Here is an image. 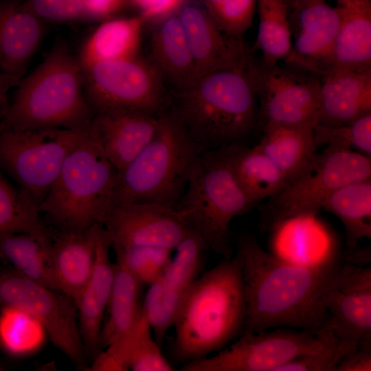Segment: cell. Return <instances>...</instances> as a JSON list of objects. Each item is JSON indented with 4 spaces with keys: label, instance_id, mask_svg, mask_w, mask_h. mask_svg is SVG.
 I'll return each mask as SVG.
<instances>
[{
    "label": "cell",
    "instance_id": "10",
    "mask_svg": "<svg viewBox=\"0 0 371 371\" xmlns=\"http://www.w3.org/2000/svg\"><path fill=\"white\" fill-rule=\"evenodd\" d=\"M82 68L87 100L93 114L126 109L159 116L170 107V93L150 60L137 56Z\"/></svg>",
    "mask_w": 371,
    "mask_h": 371
},
{
    "label": "cell",
    "instance_id": "22",
    "mask_svg": "<svg viewBox=\"0 0 371 371\" xmlns=\"http://www.w3.org/2000/svg\"><path fill=\"white\" fill-rule=\"evenodd\" d=\"M111 241L101 226L91 275L78 301V326L87 357L92 360L101 351L100 337L114 277V263L110 258Z\"/></svg>",
    "mask_w": 371,
    "mask_h": 371
},
{
    "label": "cell",
    "instance_id": "19",
    "mask_svg": "<svg viewBox=\"0 0 371 371\" xmlns=\"http://www.w3.org/2000/svg\"><path fill=\"white\" fill-rule=\"evenodd\" d=\"M159 117L133 110L104 111L94 114L91 131L104 155L119 172L153 137Z\"/></svg>",
    "mask_w": 371,
    "mask_h": 371
},
{
    "label": "cell",
    "instance_id": "43",
    "mask_svg": "<svg viewBox=\"0 0 371 371\" xmlns=\"http://www.w3.org/2000/svg\"><path fill=\"white\" fill-rule=\"evenodd\" d=\"M21 80V78L0 71V122L8 106V93L17 87Z\"/></svg>",
    "mask_w": 371,
    "mask_h": 371
},
{
    "label": "cell",
    "instance_id": "33",
    "mask_svg": "<svg viewBox=\"0 0 371 371\" xmlns=\"http://www.w3.org/2000/svg\"><path fill=\"white\" fill-rule=\"evenodd\" d=\"M4 233H26L52 244V232L38 208L5 179L0 168V234Z\"/></svg>",
    "mask_w": 371,
    "mask_h": 371
},
{
    "label": "cell",
    "instance_id": "40",
    "mask_svg": "<svg viewBox=\"0 0 371 371\" xmlns=\"http://www.w3.org/2000/svg\"><path fill=\"white\" fill-rule=\"evenodd\" d=\"M147 21L157 20L176 13L186 0H128Z\"/></svg>",
    "mask_w": 371,
    "mask_h": 371
},
{
    "label": "cell",
    "instance_id": "16",
    "mask_svg": "<svg viewBox=\"0 0 371 371\" xmlns=\"http://www.w3.org/2000/svg\"><path fill=\"white\" fill-rule=\"evenodd\" d=\"M327 324L341 343L371 347V267L342 264L326 297Z\"/></svg>",
    "mask_w": 371,
    "mask_h": 371
},
{
    "label": "cell",
    "instance_id": "35",
    "mask_svg": "<svg viewBox=\"0 0 371 371\" xmlns=\"http://www.w3.org/2000/svg\"><path fill=\"white\" fill-rule=\"evenodd\" d=\"M317 148L330 146L355 150L371 157V112L344 124L313 127Z\"/></svg>",
    "mask_w": 371,
    "mask_h": 371
},
{
    "label": "cell",
    "instance_id": "46",
    "mask_svg": "<svg viewBox=\"0 0 371 371\" xmlns=\"http://www.w3.org/2000/svg\"><path fill=\"white\" fill-rule=\"evenodd\" d=\"M293 0H288V2L289 3H290L291 1H293Z\"/></svg>",
    "mask_w": 371,
    "mask_h": 371
},
{
    "label": "cell",
    "instance_id": "15",
    "mask_svg": "<svg viewBox=\"0 0 371 371\" xmlns=\"http://www.w3.org/2000/svg\"><path fill=\"white\" fill-rule=\"evenodd\" d=\"M100 225L108 232L111 247H153L172 251L190 229L174 206L152 203L115 205Z\"/></svg>",
    "mask_w": 371,
    "mask_h": 371
},
{
    "label": "cell",
    "instance_id": "18",
    "mask_svg": "<svg viewBox=\"0 0 371 371\" xmlns=\"http://www.w3.org/2000/svg\"><path fill=\"white\" fill-rule=\"evenodd\" d=\"M198 76L246 65L252 52L243 40L223 32L205 8L185 3L177 12Z\"/></svg>",
    "mask_w": 371,
    "mask_h": 371
},
{
    "label": "cell",
    "instance_id": "36",
    "mask_svg": "<svg viewBox=\"0 0 371 371\" xmlns=\"http://www.w3.org/2000/svg\"><path fill=\"white\" fill-rule=\"evenodd\" d=\"M205 9L226 34L243 39L253 25L257 0H203Z\"/></svg>",
    "mask_w": 371,
    "mask_h": 371
},
{
    "label": "cell",
    "instance_id": "5",
    "mask_svg": "<svg viewBox=\"0 0 371 371\" xmlns=\"http://www.w3.org/2000/svg\"><path fill=\"white\" fill-rule=\"evenodd\" d=\"M201 152L169 109L160 115L157 131L149 143L118 172L111 207L130 203L175 207L186 190Z\"/></svg>",
    "mask_w": 371,
    "mask_h": 371
},
{
    "label": "cell",
    "instance_id": "30",
    "mask_svg": "<svg viewBox=\"0 0 371 371\" xmlns=\"http://www.w3.org/2000/svg\"><path fill=\"white\" fill-rule=\"evenodd\" d=\"M322 208L336 216L342 223L348 247L371 237V179L345 185L330 194Z\"/></svg>",
    "mask_w": 371,
    "mask_h": 371
},
{
    "label": "cell",
    "instance_id": "37",
    "mask_svg": "<svg viewBox=\"0 0 371 371\" xmlns=\"http://www.w3.org/2000/svg\"><path fill=\"white\" fill-rule=\"evenodd\" d=\"M130 271L144 285L154 282L170 262L172 250L153 247L112 246Z\"/></svg>",
    "mask_w": 371,
    "mask_h": 371
},
{
    "label": "cell",
    "instance_id": "6",
    "mask_svg": "<svg viewBox=\"0 0 371 371\" xmlns=\"http://www.w3.org/2000/svg\"><path fill=\"white\" fill-rule=\"evenodd\" d=\"M118 171L88 135L71 151L45 199L41 216L58 232L100 224L111 205Z\"/></svg>",
    "mask_w": 371,
    "mask_h": 371
},
{
    "label": "cell",
    "instance_id": "28",
    "mask_svg": "<svg viewBox=\"0 0 371 371\" xmlns=\"http://www.w3.org/2000/svg\"><path fill=\"white\" fill-rule=\"evenodd\" d=\"M146 22L140 14L102 22L93 31L81 48L78 58L82 67L99 62L138 56L142 33Z\"/></svg>",
    "mask_w": 371,
    "mask_h": 371
},
{
    "label": "cell",
    "instance_id": "41",
    "mask_svg": "<svg viewBox=\"0 0 371 371\" xmlns=\"http://www.w3.org/2000/svg\"><path fill=\"white\" fill-rule=\"evenodd\" d=\"M371 347L360 346L347 352L337 364L335 371H370Z\"/></svg>",
    "mask_w": 371,
    "mask_h": 371
},
{
    "label": "cell",
    "instance_id": "31",
    "mask_svg": "<svg viewBox=\"0 0 371 371\" xmlns=\"http://www.w3.org/2000/svg\"><path fill=\"white\" fill-rule=\"evenodd\" d=\"M51 245L26 233L1 234L0 256L25 277L58 291L51 267Z\"/></svg>",
    "mask_w": 371,
    "mask_h": 371
},
{
    "label": "cell",
    "instance_id": "7",
    "mask_svg": "<svg viewBox=\"0 0 371 371\" xmlns=\"http://www.w3.org/2000/svg\"><path fill=\"white\" fill-rule=\"evenodd\" d=\"M254 206L233 174L225 146L201 152L175 207L208 249L226 259L232 256V221Z\"/></svg>",
    "mask_w": 371,
    "mask_h": 371
},
{
    "label": "cell",
    "instance_id": "8",
    "mask_svg": "<svg viewBox=\"0 0 371 371\" xmlns=\"http://www.w3.org/2000/svg\"><path fill=\"white\" fill-rule=\"evenodd\" d=\"M368 179H371L370 157L326 146L304 170L261 205V228L274 230L293 218L315 215L334 191Z\"/></svg>",
    "mask_w": 371,
    "mask_h": 371
},
{
    "label": "cell",
    "instance_id": "45",
    "mask_svg": "<svg viewBox=\"0 0 371 371\" xmlns=\"http://www.w3.org/2000/svg\"><path fill=\"white\" fill-rule=\"evenodd\" d=\"M0 71H2L1 60L0 58Z\"/></svg>",
    "mask_w": 371,
    "mask_h": 371
},
{
    "label": "cell",
    "instance_id": "1",
    "mask_svg": "<svg viewBox=\"0 0 371 371\" xmlns=\"http://www.w3.org/2000/svg\"><path fill=\"white\" fill-rule=\"evenodd\" d=\"M236 256L246 303L243 333L286 327L316 334L324 328L326 297L342 264L336 260L312 265L288 261L264 249L251 235L239 238Z\"/></svg>",
    "mask_w": 371,
    "mask_h": 371
},
{
    "label": "cell",
    "instance_id": "39",
    "mask_svg": "<svg viewBox=\"0 0 371 371\" xmlns=\"http://www.w3.org/2000/svg\"><path fill=\"white\" fill-rule=\"evenodd\" d=\"M42 21L66 23L85 19L84 0H25Z\"/></svg>",
    "mask_w": 371,
    "mask_h": 371
},
{
    "label": "cell",
    "instance_id": "4",
    "mask_svg": "<svg viewBox=\"0 0 371 371\" xmlns=\"http://www.w3.org/2000/svg\"><path fill=\"white\" fill-rule=\"evenodd\" d=\"M93 116L79 60L58 40L43 62L21 78L0 125L13 129H82L91 126Z\"/></svg>",
    "mask_w": 371,
    "mask_h": 371
},
{
    "label": "cell",
    "instance_id": "27",
    "mask_svg": "<svg viewBox=\"0 0 371 371\" xmlns=\"http://www.w3.org/2000/svg\"><path fill=\"white\" fill-rule=\"evenodd\" d=\"M313 127L309 124H272L264 126L256 144L272 161L286 181L297 176L316 155Z\"/></svg>",
    "mask_w": 371,
    "mask_h": 371
},
{
    "label": "cell",
    "instance_id": "21",
    "mask_svg": "<svg viewBox=\"0 0 371 371\" xmlns=\"http://www.w3.org/2000/svg\"><path fill=\"white\" fill-rule=\"evenodd\" d=\"M101 226L52 233L50 262L55 284L76 305L93 269Z\"/></svg>",
    "mask_w": 371,
    "mask_h": 371
},
{
    "label": "cell",
    "instance_id": "13",
    "mask_svg": "<svg viewBox=\"0 0 371 371\" xmlns=\"http://www.w3.org/2000/svg\"><path fill=\"white\" fill-rule=\"evenodd\" d=\"M249 71L258 101L259 126H315L319 76L284 63L266 65L252 56Z\"/></svg>",
    "mask_w": 371,
    "mask_h": 371
},
{
    "label": "cell",
    "instance_id": "34",
    "mask_svg": "<svg viewBox=\"0 0 371 371\" xmlns=\"http://www.w3.org/2000/svg\"><path fill=\"white\" fill-rule=\"evenodd\" d=\"M143 306V305H142ZM133 371H172L174 368L164 356L152 335V329L144 314L140 315L129 336L122 342L111 346Z\"/></svg>",
    "mask_w": 371,
    "mask_h": 371
},
{
    "label": "cell",
    "instance_id": "29",
    "mask_svg": "<svg viewBox=\"0 0 371 371\" xmlns=\"http://www.w3.org/2000/svg\"><path fill=\"white\" fill-rule=\"evenodd\" d=\"M230 166L238 184L256 205L277 194L286 181L277 166L256 145L227 146Z\"/></svg>",
    "mask_w": 371,
    "mask_h": 371
},
{
    "label": "cell",
    "instance_id": "17",
    "mask_svg": "<svg viewBox=\"0 0 371 371\" xmlns=\"http://www.w3.org/2000/svg\"><path fill=\"white\" fill-rule=\"evenodd\" d=\"M289 5L292 49L284 63L321 76L332 64L339 23L326 0H293Z\"/></svg>",
    "mask_w": 371,
    "mask_h": 371
},
{
    "label": "cell",
    "instance_id": "14",
    "mask_svg": "<svg viewBox=\"0 0 371 371\" xmlns=\"http://www.w3.org/2000/svg\"><path fill=\"white\" fill-rule=\"evenodd\" d=\"M208 249L200 234L190 228L175 248V257L148 285L143 310L154 338L161 346L186 295L201 273Z\"/></svg>",
    "mask_w": 371,
    "mask_h": 371
},
{
    "label": "cell",
    "instance_id": "2",
    "mask_svg": "<svg viewBox=\"0 0 371 371\" xmlns=\"http://www.w3.org/2000/svg\"><path fill=\"white\" fill-rule=\"evenodd\" d=\"M250 61L243 67L199 76L172 90L170 109L202 151L242 144L259 129Z\"/></svg>",
    "mask_w": 371,
    "mask_h": 371
},
{
    "label": "cell",
    "instance_id": "32",
    "mask_svg": "<svg viewBox=\"0 0 371 371\" xmlns=\"http://www.w3.org/2000/svg\"><path fill=\"white\" fill-rule=\"evenodd\" d=\"M258 28L255 48L266 65L285 61L292 49L288 0H257Z\"/></svg>",
    "mask_w": 371,
    "mask_h": 371
},
{
    "label": "cell",
    "instance_id": "25",
    "mask_svg": "<svg viewBox=\"0 0 371 371\" xmlns=\"http://www.w3.org/2000/svg\"><path fill=\"white\" fill-rule=\"evenodd\" d=\"M335 3L339 30L330 67L371 69V0Z\"/></svg>",
    "mask_w": 371,
    "mask_h": 371
},
{
    "label": "cell",
    "instance_id": "26",
    "mask_svg": "<svg viewBox=\"0 0 371 371\" xmlns=\"http://www.w3.org/2000/svg\"><path fill=\"white\" fill-rule=\"evenodd\" d=\"M144 286L115 255L113 282L106 311L108 316L100 333L101 350L129 336L142 312Z\"/></svg>",
    "mask_w": 371,
    "mask_h": 371
},
{
    "label": "cell",
    "instance_id": "3",
    "mask_svg": "<svg viewBox=\"0 0 371 371\" xmlns=\"http://www.w3.org/2000/svg\"><path fill=\"white\" fill-rule=\"evenodd\" d=\"M246 303L240 261L226 258L198 277L172 327L171 353L178 363L218 352L243 332Z\"/></svg>",
    "mask_w": 371,
    "mask_h": 371
},
{
    "label": "cell",
    "instance_id": "20",
    "mask_svg": "<svg viewBox=\"0 0 371 371\" xmlns=\"http://www.w3.org/2000/svg\"><path fill=\"white\" fill-rule=\"evenodd\" d=\"M370 112L371 69L333 66L319 76L316 124H344Z\"/></svg>",
    "mask_w": 371,
    "mask_h": 371
},
{
    "label": "cell",
    "instance_id": "11",
    "mask_svg": "<svg viewBox=\"0 0 371 371\" xmlns=\"http://www.w3.org/2000/svg\"><path fill=\"white\" fill-rule=\"evenodd\" d=\"M338 338L326 324L318 333L276 328L243 333L212 357L183 364L181 371H278L302 355L320 350Z\"/></svg>",
    "mask_w": 371,
    "mask_h": 371
},
{
    "label": "cell",
    "instance_id": "42",
    "mask_svg": "<svg viewBox=\"0 0 371 371\" xmlns=\"http://www.w3.org/2000/svg\"><path fill=\"white\" fill-rule=\"evenodd\" d=\"M128 0H84L85 19H104L117 12Z\"/></svg>",
    "mask_w": 371,
    "mask_h": 371
},
{
    "label": "cell",
    "instance_id": "9",
    "mask_svg": "<svg viewBox=\"0 0 371 371\" xmlns=\"http://www.w3.org/2000/svg\"><path fill=\"white\" fill-rule=\"evenodd\" d=\"M90 126L13 129L0 125V168L38 210L67 157Z\"/></svg>",
    "mask_w": 371,
    "mask_h": 371
},
{
    "label": "cell",
    "instance_id": "12",
    "mask_svg": "<svg viewBox=\"0 0 371 371\" xmlns=\"http://www.w3.org/2000/svg\"><path fill=\"white\" fill-rule=\"evenodd\" d=\"M0 307L18 310L47 331L54 346L80 370H87L78 309L63 293L36 282L12 267L0 269Z\"/></svg>",
    "mask_w": 371,
    "mask_h": 371
},
{
    "label": "cell",
    "instance_id": "44",
    "mask_svg": "<svg viewBox=\"0 0 371 371\" xmlns=\"http://www.w3.org/2000/svg\"><path fill=\"white\" fill-rule=\"evenodd\" d=\"M3 370V366L1 361H0V371Z\"/></svg>",
    "mask_w": 371,
    "mask_h": 371
},
{
    "label": "cell",
    "instance_id": "23",
    "mask_svg": "<svg viewBox=\"0 0 371 371\" xmlns=\"http://www.w3.org/2000/svg\"><path fill=\"white\" fill-rule=\"evenodd\" d=\"M43 21L25 0H0L2 71L23 78L43 35Z\"/></svg>",
    "mask_w": 371,
    "mask_h": 371
},
{
    "label": "cell",
    "instance_id": "38",
    "mask_svg": "<svg viewBox=\"0 0 371 371\" xmlns=\"http://www.w3.org/2000/svg\"><path fill=\"white\" fill-rule=\"evenodd\" d=\"M352 350L337 339L320 350L292 359L278 371H335L340 359Z\"/></svg>",
    "mask_w": 371,
    "mask_h": 371
},
{
    "label": "cell",
    "instance_id": "24",
    "mask_svg": "<svg viewBox=\"0 0 371 371\" xmlns=\"http://www.w3.org/2000/svg\"><path fill=\"white\" fill-rule=\"evenodd\" d=\"M150 36V63L172 90L197 76L195 63L177 13L155 21Z\"/></svg>",
    "mask_w": 371,
    "mask_h": 371
}]
</instances>
